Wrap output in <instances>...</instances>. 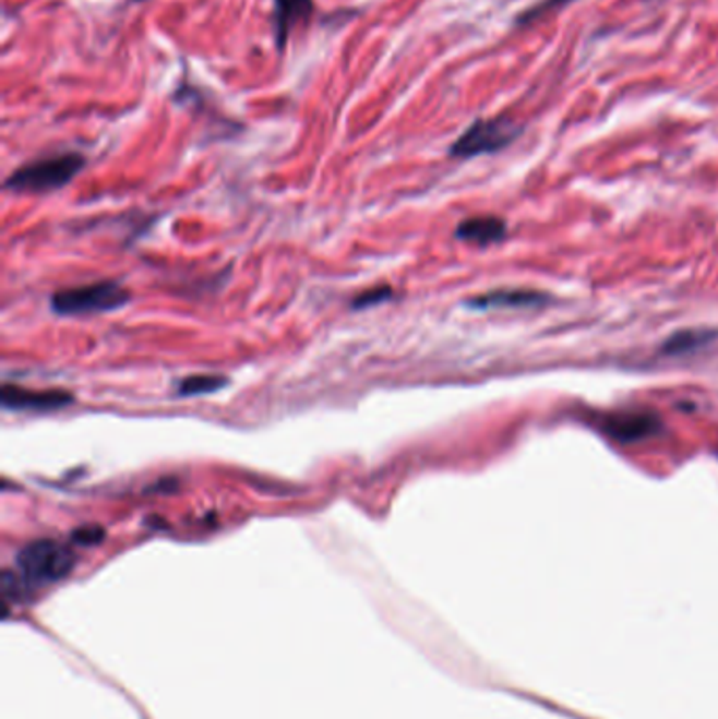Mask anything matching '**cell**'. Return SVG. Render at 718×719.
I'll return each mask as SVG.
<instances>
[{"mask_svg": "<svg viewBox=\"0 0 718 719\" xmlns=\"http://www.w3.org/2000/svg\"><path fill=\"white\" fill-rule=\"evenodd\" d=\"M506 233V224L498 217H472L459 224L457 228V238L470 244L487 247L493 242H500Z\"/></svg>", "mask_w": 718, "mask_h": 719, "instance_id": "9", "label": "cell"}, {"mask_svg": "<svg viewBox=\"0 0 718 719\" xmlns=\"http://www.w3.org/2000/svg\"><path fill=\"white\" fill-rule=\"evenodd\" d=\"M599 428L609 438L632 444L647 438H654L661 430V421L654 412H641V410H624V412H611L599 419Z\"/></svg>", "mask_w": 718, "mask_h": 719, "instance_id": "5", "label": "cell"}, {"mask_svg": "<svg viewBox=\"0 0 718 719\" xmlns=\"http://www.w3.org/2000/svg\"><path fill=\"white\" fill-rule=\"evenodd\" d=\"M131 299L129 290L115 280H101L85 287L63 288L53 295L51 308L60 316H89L115 312Z\"/></svg>", "mask_w": 718, "mask_h": 719, "instance_id": "3", "label": "cell"}, {"mask_svg": "<svg viewBox=\"0 0 718 719\" xmlns=\"http://www.w3.org/2000/svg\"><path fill=\"white\" fill-rule=\"evenodd\" d=\"M567 2H571V0H541V2H538L534 9H529V11H525L520 17H518V26H525V24H531V22H536V20H539L541 15H546V13H550V11H554V9H559V7H563V4H567Z\"/></svg>", "mask_w": 718, "mask_h": 719, "instance_id": "11", "label": "cell"}, {"mask_svg": "<svg viewBox=\"0 0 718 719\" xmlns=\"http://www.w3.org/2000/svg\"><path fill=\"white\" fill-rule=\"evenodd\" d=\"M390 297H392V288L390 287L371 288V290H364V292L360 295L359 299H355V301H352V308H357V310H364V308H369V305H375V303H382V301H386V299H390Z\"/></svg>", "mask_w": 718, "mask_h": 719, "instance_id": "12", "label": "cell"}, {"mask_svg": "<svg viewBox=\"0 0 718 719\" xmlns=\"http://www.w3.org/2000/svg\"><path fill=\"white\" fill-rule=\"evenodd\" d=\"M520 127L506 116L500 118H479L470 124L462 137L451 145V156L455 158H475L482 154H493L504 149L520 135Z\"/></svg>", "mask_w": 718, "mask_h": 719, "instance_id": "4", "label": "cell"}, {"mask_svg": "<svg viewBox=\"0 0 718 719\" xmlns=\"http://www.w3.org/2000/svg\"><path fill=\"white\" fill-rule=\"evenodd\" d=\"M312 0H274V36L276 45L285 47L291 29L312 15Z\"/></svg>", "mask_w": 718, "mask_h": 719, "instance_id": "7", "label": "cell"}, {"mask_svg": "<svg viewBox=\"0 0 718 719\" xmlns=\"http://www.w3.org/2000/svg\"><path fill=\"white\" fill-rule=\"evenodd\" d=\"M226 385H228V381L219 374H192V376L181 379L180 385H178V396L213 394Z\"/></svg>", "mask_w": 718, "mask_h": 719, "instance_id": "10", "label": "cell"}, {"mask_svg": "<svg viewBox=\"0 0 718 719\" xmlns=\"http://www.w3.org/2000/svg\"><path fill=\"white\" fill-rule=\"evenodd\" d=\"M0 403L7 410H26V412H56L74 403L70 392L61 390H26L22 385L7 383L0 392Z\"/></svg>", "mask_w": 718, "mask_h": 719, "instance_id": "6", "label": "cell"}, {"mask_svg": "<svg viewBox=\"0 0 718 719\" xmlns=\"http://www.w3.org/2000/svg\"><path fill=\"white\" fill-rule=\"evenodd\" d=\"M85 158L81 154H60L24 165L7 179L4 188L20 194H45L60 190L83 171Z\"/></svg>", "mask_w": 718, "mask_h": 719, "instance_id": "2", "label": "cell"}, {"mask_svg": "<svg viewBox=\"0 0 718 719\" xmlns=\"http://www.w3.org/2000/svg\"><path fill=\"white\" fill-rule=\"evenodd\" d=\"M546 303V297L534 290H493L470 301L479 310H504V308H534Z\"/></svg>", "mask_w": 718, "mask_h": 719, "instance_id": "8", "label": "cell"}, {"mask_svg": "<svg viewBox=\"0 0 718 719\" xmlns=\"http://www.w3.org/2000/svg\"><path fill=\"white\" fill-rule=\"evenodd\" d=\"M20 580L28 587H47L72 573L76 555L70 547L51 539L32 541L15 558Z\"/></svg>", "mask_w": 718, "mask_h": 719, "instance_id": "1", "label": "cell"}, {"mask_svg": "<svg viewBox=\"0 0 718 719\" xmlns=\"http://www.w3.org/2000/svg\"><path fill=\"white\" fill-rule=\"evenodd\" d=\"M104 539V528L99 526H83L72 535V541H76L79 546H95Z\"/></svg>", "mask_w": 718, "mask_h": 719, "instance_id": "13", "label": "cell"}]
</instances>
